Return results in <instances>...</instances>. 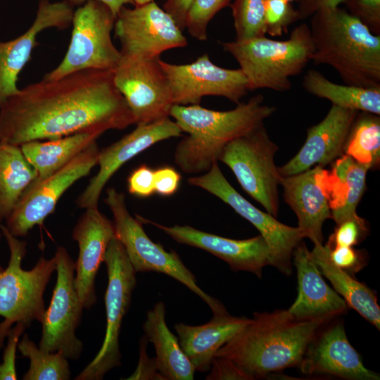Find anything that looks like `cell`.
Here are the masks:
<instances>
[{
    "label": "cell",
    "instance_id": "obj_1",
    "mask_svg": "<svg viewBox=\"0 0 380 380\" xmlns=\"http://www.w3.org/2000/svg\"><path fill=\"white\" fill-rule=\"evenodd\" d=\"M134 120L113 70H82L30 84L0 107V141L20 146L80 132L100 135Z\"/></svg>",
    "mask_w": 380,
    "mask_h": 380
},
{
    "label": "cell",
    "instance_id": "obj_2",
    "mask_svg": "<svg viewBox=\"0 0 380 380\" xmlns=\"http://www.w3.org/2000/svg\"><path fill=\"white\" fill-rule=\"evenodd\" d=\"M321 320H298L287 310L255 312L253 318L223 345L215 357L229 359L252 379L299 366Z\"/></svg>",
    "mask_w": 380,
    "mask_h": 380
},
{
    "label": "cell",
    "instance_id": "obj_3",
    "mask_svg": "<svg viewBox=\"0 0 380 380\" xmlns=\"http://www.w3.org/2000/svg\"><path fill=\"white\" fill-rule=\"evenodd\" d=\"M275 110L265 103L261 94L223 111L199 104L174 105L170 116L187 134L175 148V164L186 174L206 172L219 161L228 143L264 125Z\"/></svg>",
    "mask_w": 380,
    "mask_h": 380
},
{
    "label": "cell",
    "instance_id": "obj_4",
    "mask_svg": "<svg viewBox=\"0 0 380 380\" xmlns=\"http://www.w3.org/2000/svg\"><path fill=\"white\" fill-rule=\"evenodd\" d=\"M310 18L311 61L333 68L346 84L380 87V35L345 8L322 9Z\"/></svg>",
    "mask_w": 380,
    "mask_h": 380
},
{
    "label": "cell",
    "instance_id": "obj_5",
    "mask_svg": "<svg viewBox=\"0 0 380 380\" xmlns=\"http://www.w3.org/2000/svg\"><path fill=\"white\" fill-rule=\"evenodd\" d=\"M222 45L239 63L248 80L249 91L290 90L291 77L303 72L314 52L310 27L306 23L296 26L286 40L263 36L235 39Z\"/></svg>",
    "mask_w": 380,
    "mask_h": 380
},
{
    "label": "cell",
    "instance_id": "obj_6",
    "mask_svg": "<svg viewBox=\"0 0 380 380\" xmlns=\"http://www.w3.org/2000/svg\"><path fill=\"white\" fill-rule=\"evenodd\" d=\"M0 229L8 244L10 258L6 268L0 272V350L8 331L16 323L28 327L34 321L42 323L45 314L44 293L56 269V258H39L33 268L25 270L22 261L27 253V242L11 234L0 222Z\"/></svg>",
    "mask_w": 380,
    "mask_h": 380
},
{
    "label": "cell",
    "instance_id": "obj_7",
    "mask_svg": "<svg viewBox=\"0 0 380 380\" xmlns=\"http://www.w3.org/2000/svg\"><path fill=\"white\" fill-rule=\"evenodd\" d=\"M105 203L113 214L115 238L123 246L136 272H156L166 274L198 296L213 315L227 312L222 303L199 287L195 275L175 251H165L160 243L153 242L148 236L142 222L129 212L123 193L108 188Z\"/></svg>",
    "mask_w": 380,
    "mask_h": 380
},
{
    "label": "cell",
    "instance_id": "obj_8",
    "mask_svg": "<svg viewBox=\"0 0 380 380\" xmlns=\"http://www.w3.org/2000/svg\"><path fill=\"white\" fill-rule=\"evenodd\" d=\"M115 18L110 8L99 1H88L77 8L66 53L43 79L56 80L87 69L114 70L122 58L111 38Z\"/></svg>",
    "mask_w": 380,
    "mask_h": 380
},
{
    "label": "cell",
    "instance_id": "obj_9",
    "mask_svg": "<svg viewBox=\"0 0 380 380\" xmlns=\"http://www.w3.org/2000/svg\"><path fill=\"white\" fill-rule=\"evenodd\" d=\"M103 262L108 273L105 294L106 334L98 353L75 380H101L108 372L121 365L119 336L137 284V272L123 246L115 237L107 248Z\"/></svg>",
    "mask_w": 380,
    "mask_h": 380
},
{
    "label": "cell",
    "instance_id": "obj_10",
    "mask_svg": "<svg viewBox=\"0 0 380 380\" xmlns=\"http://www.w3.org/2000/svg\"><path fill=\"white\" fill-rule=\"evenodd\" d=\"M278 149L262 125L228 143L219 159L233 172L243 189L275 217L281 178L274 164Z\"/></svg>",
    "mask_w": 380,
    "mask_h": 380
},
{
    "label": "cell",
    "instance_id": "obj_11",
    "mask_svg": "<svg viewBox=\"0 0 380 380\" xmlns=\"http://www.w3.org/2000/svg\"><path fill=\"white\" fill-rule=\"evenodd\" d=\"M57 278L49 307L42 322L39 348L49 353L58 352L68 360L81 356L84 346L76 336L84 307L75 284V262L63 246L56 248Z\"/></svg>",
    "mask_w": 380,
    "mask_h": 380
},
{
    "label": "cell",
    "instance_id": "obj_12",
    "mask_svg": "<svg viewBox=\"0 0 380 380\" xmlns=\"http://www.w3.org/2000/svg\"><path fill=\"white\" fill-rule=\"evenodd\" d=\"M188 182L217 197L251 222L267 243L270 265L286 276L291 274L293 252L304 238L298 227L279 222L248 201L227 181L217 163L203 175L189 177Z\"/></svg>",
    "mask_w": 380,
    "mask_h": 380
},
{
    "label": "cell",
    "instance_id": "obj_13",
    "mask_svg": "<svg viewBox=\"0 0 380 380\" xmlns=\"http://www.w3.org/2000/svg\"><path fill=\"white\" fill-rule=\"evenodd\" d=\"M99 152L94 141L56 172L30 184L5 220L8 232L23 237L42 224L54 212L63 194L97 165Z\"/></svg>",
    "mask_w": 380,
    "mask_h": 380
},
{
    "label": "cell",
    "instance_id": "obj_14",
    "mask_svg": "<svg viewBox=\"0 0 380 380\" xmlns=\"http://www.w3.org/2000/svg\"><path fill=\"white\" fill-rule=\"evenodd\" d=\"M113 30L122 56L158 58L167 50L187 45L172 18L154 1L132 8L122 7Z\"/></svg>",
    "mask_w": 380,
    "mask_h": 380
},
{
    "label": "cell",
    "instance_id": "obj_15",
    "mask_svg": "<svg viewBox=\"0 0 380 380\" xmlns=\"http://www.w3.org/2000/svg\"><path fill=\"white\" fill-rule=\"evenodd\" d=\"M158 58L122 56L113 80L134 120L145 125L167 118L174 106L168 80Z\"/></svg>",
    "mask_w": 380,
    "mask_h": 380
},
{
    "label": "cell",
    "instance_id": "obj_16",
    "mask_svg": "<svg viewBox=\"0 0 380 380\" xmlns=\"http://www.w3.org/2000/svg\"><path fill=\"white\" fill-rule=\"evenodd\" d=\"M159 63L168 80L174 105H198L205 96L224 97L238 104L249 91L240 68L220 67L206 53L188 64H172L161 59Z\"/></svg>",
    "mask_w": 380,
    "mask_h": 380
},
{
    "label": "cell",
    "instance_id": "obj_17",
    "mask_svg": "<svg viewBox=\"0 0 380 380\" xmlns=\"http://www.w3.org/2000/svg\"><path fill=\"white\" fill-rule=\"evenodd\" d=\"M182 130L169 117L137 125L120 139L100 150L97 173L76 199L82 209L98 208L101 194L113 175L127 162L154 144L182 135Z\"/></svg>",
    "mask_w": 380,
    "mask_h": 380
},
{
    "label": "cell",
    "instance_id": "obj_18",
    "mask_svg": "<svg viewBox=\"0 0 380 380\" xmlns=\"http://www.w3.org/2000/svg\"><path fill=\"white\" fill-rule=\"evenodd\" d=\"M141 222L157 227L179 243L204 250L225 261L234 271H246L261 277L270 265V250L260 235L247 239H232L210 234L189 225L165 226L137 216Z\"/></svg>",
    "mask_w": 380,
    "mask_h": 380
},
{
    "label": "cell",
    "instance_id": "obj_19",
    "mask_svg": "<svg viewBox=\"0 0 380 380\" xmlns=\"http://www.w3.org/2000/svg\"><path fill=\"white\" fill-rule=\"evenodd\" d=\"M73 13V6L67 0L57 2L40 0L31 26L12 40L0 41V107L19 91L18 76L37 45V35L51 27L67 28L72 23Z\"/></svg>",
    "mask_w": 380,
    "mask_h": 380
},
{
    "label": "cell",
    "instance_id": "obj_20",
    "mask_svg": "<svg viewBox=\"0 0 380 380\" xmlns=\"http://www.w3.org/2000/svg\"><path fill=\"white\" fill-rule=\"evenodd\" d=\"M72 239L79 246L75 262V284L84 308H91L96 302L95 279L103 262L107 248L115 237L113 221L98 208L85 209L75 225Z\"/></svg>",
    "mask_w": 380,
    "mask_h": 380
},
{
    "label": "cell",
    "instance_id": "obj_21",
    "mask_svg": "<svg viewBox=\"0 0 380 380\" xmlns=\"http://www.w3.org/2000/svg\"><path fill=\"white\" fill-rule=\"evenodd\" d=\"M358 113L332 105L321 122L308 129L306 140L300 151L277 167L279 175H296L317 165L324 167L343 156L348 136Z\"/></svg>",
    "mask_w": 380,
    "mask_h": 380
},
{
    "label": "cell",
    "instance_id": "obj_22",
    "mask_svg": "<svg viewBox=\"0 0 380 380\" xmlns=\"http://www.w3.org/2000/svg\"><path fill=\"white\" fill-rule=\"evenodd\" d=\"M304 374H327L350 380H379L350 343L343 322H336L309 344L299 365Z\"/></svg>",
    "mask_w": 380,
    "mask_h": 380
},
{
    "label": "cell",
    "instance_id": "obj_23",
    "mask_svg": "<svg viewBox=\"0 0 380 380\" xmlns=\"http://www.w3.org/2000/svg\"><path fill=\"white\" fill-rule=\"evenodd\" d=\"M292 259L297 270L298 296L287 310L293 317L326 322L348 310L343 298L323 279L304 242L296 247Z\"/></svg>",
    "mask_w": 380,
    "mask_h": 380
},
{
    "label": "cell",
    "instance_id": "obj_24",
    "mask_svg": "<svg viewBox=\"0 0 380 380\" xmlns=\"http://www.w3.org/2000/svg\"><path fill=\"white\" fill-rule=\"evenodd\" d=\"M324 170L315 166L305 172L281 177L285 202L298 218V227L304 238L314 245L322 244V226L331 218L329 199L324 184Z\"/></svg>",
    "mask_w": 380,
    "mask_h": 380
},
{
    "label": "cell",
    "instance_id": "obj_25",
    "mask_svg": "<svg viewBox=\"0 0 380 380\" xmlns=\"http://www.w3.org/2000/svg\"><path fill=\"white\" fill-rule=\"evenodd\" d=\"M251 319L235 317L227 312L213 315V318L201 325H175L180 346L193 364L195 370L206 372L217 351L245 327Z\"/></svg>",
    "mask_w": 380,
    "mask_h": 380
},
{
    "label": "cell",
    "instance_id": "obj_26",
    "mask_svg": "<svg viewBox=\"0 0 380 380\" xmlns=\"http://www.w3.org/2000/svg\"><path fill=\"white\" fill-rule=\"evenodd\" d=\"M369 168L346 154L334 160L331 171L324 170V182L331 219L336 224L357 215L356 208L366 189Z\"/></svg>",
    "mask_w": 380,
    "mask_h": 380
},
{
    "label": "cell",
    "instance_id": "obj_27",
    "mask_svg": "<svg viewBox=\"0 0 380 380\" xmlns=\"http://www.w3.org/2000/svg\"><path fill=\"white\" fill-rule=\"evenodd\" d=\"M143 329L148 341L154 346L158 370L165 380L194 379L195 368L182 350L178 338L166 324L163 301L156 303L147 312Z\"/></svg>",
    "mask_w": 380,
    "mask_h": 380
},
{
    "label": "cell",
    "instance_id": "obj_28",
    "mask_svg": "<svg viewBox=\"0 0 380 380\" xmlns=\"http://www.w3.org/2000/svg\"><path fill=\"white\" fill-rule=\"evenodd\" d=\"M310 252L322 276L330 281L348 307L355 310L379 330L380 308L375 291L334 264L329 259L325 245H314Z\"/></svg>",
    "mask_w": 380,
    "mask_h": 380
},
{
    "label": "cell",
    "instance_id": "obj_29",
    "mask_svg": "<svg viewBox=\"0 0 380 380\" xmlns=\"http://www.w3.org/2000/svg\"><path fill=\"white\" fill-rule=\"evenodd\" d=\"M100 136L80 132L57 139L30 141L20 146L35 170L37 179H40L61 169Z\"/></svg>",
    "mask_w": 380,
    "mask_h": 380
},
{
    "label": "cell",
    "instance_id": "obj_30",
    "mask_svg": "<svg viewBox=\"0 0 380 380\" xmlns=\"http://www.w3.org/2000/svg\"><path fill=\"white\" fill-rule=\"evenodd\" d=\"M302 85L309 94L327 99L332 105L380 115V87L364 88L334 83L316 70H309L303 77Z\"/></svg>",
    "mask_w": 380,
    "mask_h": 380
},
{
    "label": "cell",
    "instance_id": "obj_31",
    "mask_svg": "<svg viewBox=\"0 0 380 380\" xmlns=\"http://www.w3.org/2000/svg\"><path fill=\"white\" fill-rule=\"evenodd\" d=\"M37 174L20 146L0 141V222L6 220Z\"/></svg>",
    "mask_w": 380,
    "mask_h": 380
},
{
    "label": "cell",
    "instance_id": "obj_32",
    "mask_svg": "<svg viewBox=\"0 0 380 380\" xmlns=\"http://www.w3.org/2000/svg\"><path fill=\"white\" fill-rule=\"evenodd\" d=\"M344 154L369 169L380 159L379 115L363 112L357 114L348 136Z\"/></svg>",
    "mask_w": 380,
    "mask_h": 380
},
{
    "label": "cell",
    "instance_id": "obj_33",
    "mask_svg": "<svg viewBox=\"0 0 380 380\" xmlns=\"http://www.w3.org/2000/svg\"><path fill=\"white\" fill-rule=\"evenodd\" d=\"M18 350L30 360L23 380H68L70 369L68 359L61 353H49L40 349L25 334L18 344Z\"/></svg>",
    "mask_w": 380,
    "mask_h": 380
},
{
    "label": "cell",
    "instance_id": "obj_34",
    "mask_svg": "<svg viewBox=\"0 0 380 380\" xmlns=\"http://www.w3.org/2000/svg\"><path fill=\"white\" fill-rule=\"evenodd\" d=\"M266 0H234L231 5L236 40L263 37L266 34Z\"/></svg>",
    "mask_w": 380,
    "mask_h": 380
},
{
    "label": "cell",
    "instance_id": "obj_35",
    "mask_svg": "<svg viewBox=\"0 0 380 380\" xmlns=\"http://www.w3.org/2000/svg\"><path fill=\"white\" fill-rule=\"evenodd\" d=\"M232 0H194L187 13L186 29L199 41L208 38V26L212 18Z\"/></svg>",
    "mask_w": 380,
    "mask_h": 380
},
{
    "label": "cell",
    "instance_id": "obj_36",
    "mask_svg": "<svg viewBox=\"0 0 380 380\" xmlns=\"http://www.w3.org/2000/svg\"><path fill=\"white\" fill-rule=\"evenodd\" d=\"M300 20L296 8L285 0H266V33L272 37H280L288 32L289 26Z\"/></svg>",
    "mask_w": 380,
    "mask_h": 380
},
{
    "label": "cell",
    "instance_id": "obj_37",
    "mask_svg": "<svg viewBox=\"0 0 380 380\" xmlns=\"http://www.w3.org/2000/svg\"><path fill=\"white\" fill-rule=\"evenodd\" d=\"M367 231L366 221L357 215L336 224L327 243L331 247H353L359 243Z\"/></svg>",
    "mask_w": 380,
    "mask_h": 380
},
{
    "label": "cell",
    "instance_id": "obj_38",
    "mask_svg": "<svg viewBox=\"0 0 380 380\" xmlns=\"http://www.w3.org/2000/svg\"><path fill=\"white\" fill-rule=\"evenodd\" d=\"M343 4L350 15L380 35V0H344Z\"/></svg>",
    "mask_w": 380,
    "mask_h": 380
},
{
    "label": "cell",
    "instance_id": "obj_39",
    "mask_svg": "<svg viewBox=\"0 0 380 380\" xmlns=\"http://www.w3.org/2000/svg\"><path fill=\"white\" fill-rule=\"evenodd\" d=\"M27 326L16 323L8 331L7 343L3 353L2 362L0 364V380H16L15 353L20 337Z\"/></svg>",
    "mask_w": 380,
    "mask_h": 380
},
{
    "label": "cell",
    "instance_id": "obj_40",
    "mask_svg": "<svg viewBox=\"0 0 380 380\" xmlns=\"http://www.w3.org/2000/svg\"><path fill=\"white\" fill-rule=\"evenodd\" d=\"M127 189L139 198L151 196L155 193L154 170L146 164L139 165L127 177Z\"/></svg>",
    "mask_w": 380,
    "mask_h": 380
},
{
    "label": "cell",
    "instance_id": "obj_41",
    "mask_svg": "<svg viewBox=\"0 0 380 380\" xmlns=\"http://www.w3.org/2000/svg\"><path fill=\"white\" fill-rule=\"evenodd\" d=\"M325 246L329 259L341 269L353 274L362 268L364 262L360 251L349 246L331 247L327 243Z\"/></svg>",
    "mask_w": 380,
    "mask_h": 380
},
{
    "label": "cell",
    "instance_id": "obj_42",
    "mask_svg": "<svg viewBox=\"0 0 380 380\" xmlns=\"http://www.w3.org/2000/svg\"><path fill=\"white\" fill-rule=\"evenodd\" d=\"M209 374L206 380H253L252 378L242 370L232 360L215 357L211 362Z\"/></svg>",
    "mask_w": 380,
    "mask_h": 380
},
{
    "label": "cell",
    "instance_id": "obj_43",
    "mask_svg": "<svg viewBox=\"0 0 380 380\" xmlns=\"http://www.w3.org/2000/svg\"><path fill=\"white\" fill-rule=\"evenodd\" d=\"M146 336L141 337L139 341V357L137 369L134 373L127 378L128 380L151 379L165 380L159 373L155 358H150L147 354L148 343Z\"/></svg>",
    "mask_w": 380,
    "mask_h": 380
},
{
    "label": "cell",
    "instance_id": "obj_44",
    "mask_svg": "<svg viewBox=\"0 0 380 380\" xmlns=\"http://www.w3.org/2000/svg\"><path fill=\"white\" fill-rule=\"evenodd\" d=\"M180 174L170 166L160 167L154 170L155 193L163 196H170L178 190Z\"/></svg>",
    "mask_w": 380,
    "mask_h": 380
},
{
    "label": "cell",
    "instance_id": "obj_45",
    "mask_svg": "<svg viewBox=\"0 0 380 380\" xmlns=\"http://www.w3.org/2000/svg\"><path fill=\"white\" fill-rule=\"evenodd\" d=\"M344 0H298L300 20L311 17L315 12L325 8L339 6Z\"/></svg>",
    "mask_w": 380,
    "mask_h": 380
},
{
    "label": "cell",
    "instance_id": "obj_46",
    "mask_svg": "<svg viewBox=\"0 0 380 380\" xmlns=\"http://www.w3.org/2000/svg\"><path fill=\"white\" fill-rule=\"evenodd\" d=\"M194 0H167L163 9L172 18L179 29H186V19Z\"/></svg>",
    "mask_w": 380,
    "mask_h": 380
},
{
    "label": "cell",
    "instance_id": "obj_47",
    "mask_svg": "<svg viewBox=\"0 0 380 380\" xmlns=\"http://www.w3.org/2000/svg\"><path fill=\"white\" fill-rule=\"evenodd\" d=\"M71 5L74 6H80L84 4L85 2L90 0H67ZM99 1L110 8L113 14L116 16L119 11L122 7L127 5H134L133 0H94Z\"/></svg>",
    "mask_w": 380,
    "mask_h": 380
},
{
    "label": "cell",
    "instance_id": "obj_48",
    "mask_svg": "<svg viewBox=\"0 0 380 380\" xmlns=\"http://www.w3.org/2000/svg\"><path fill=\"white\" fill-rule=\"evenodd\" d=\"M153 1L154 0H133L134 4V6L141 5V4H144L148 3Z\"/></svg>",
    "mask_w": 380,
    "mask_h": 380
},
{
    "label": "cell",
    "instance_id": "obj_49",
    "mask_svg": "<svg viewBox=\"0 0 380 380\" xmlns=\"http://www.w3.org/2000/svg\"><path fill=\"white\" fill-rule=\"evenodd\" d=\"M3 236L2 235V233H1V231L0 229V241L1 239V237ZM4 268L1 266V265L0 264V272L4 270Z\"/></svg>",
    "mask_w": 380,
    "mask_h": 380
},
{
    "label": "cell",
    "instance_id": "obj_50",
    "mask_svg": "<svg viewBox=\"0 0 380 380\" xmlns=\"http://www.w3.org/2000/svg\"><path fill=\"white\" fill-rule=\"evenodd\" d=\"M285 1H289V2H291V1H292L293 0H285Z\"/></svg>",
    "mask_w": 380,
    "mask_h": 380
}]
</instances>
